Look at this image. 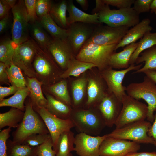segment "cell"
Wrapping results in <instances>:
<instances>
[{
  "instance_id": "cell-7",
  "label": "cell",
  "mask_w": 156,
  "mask_h": 156,
  "mask_svg": "<svg viewBox=\"0 0 156 156\" xmlns=\"http://www.w3.org/2000/svg\"><path fill=\"white\" fill-rule=\"evenodd\" d=\"M116 45L102 46L90 43L83 47L75 58L95 65L101 71L109 67V60Z\"/></svg>"
},
{
  "instance_id": "cell-52",
  "label": "cell",
  "mask_w": 156,
  "mask_h": 156,
  "mask_svg": "<svg viewBox=\"0 0 156 156\" xmlns=\"http://www.w3.org/2000/svg\"><path fill=\"white\" fill-rule=\"evenodd\" d=\"M143 73L156 84V70H147Z\"/></svg>"
},
{
  "instance_id": "cell-47",
  "label": "cell",
  "mask_w": 156,
  "mask_h": 156,
  "mask_svg": "<svg viewBox=\"0 0 156 156\" xmlns=\"http://www.w3.org/2000/svg\"><path fill=\"white\" fill-rule=\"evenodd\" d=\"M7 66L3 63L0 62V83L9 85L10 83L7 71Z\"/></svg>"
},
{
  "instance_id": "cell-24",
  "label": "cell",
  "mask_w": 156,
  "mask_h": 156,
  "mask_svg": "<svg viewBox=\"0 0 156 156\" xmlns=\"http://www.w3.org/2000/svg\"><path fill=\"white\" fill-rule=\"evenodd\" d=\"M47 100L45 108L52 115L64 120L69 119L72 112L70 106L56 99L52 95L43 93Z\"/></svg>"
},
{
  "instance_id": "cell-15",
  "label": "cell",
  "mask_w": 156,
  "mask_h": 156,
  "mask_svg": "<svg viewBox=\"0 0 156 156\" xmlns=\"http://www.w3.org/2000/svg\"><path fill=\"white\" fill-rule=\"evenodd\" d=\"M96 25L76 22L69 25L67 39L77 55L90 38Z\"/></svg>"
},
{
  "instance_id": "cell-26",
  "label": "cell",
  "mask_w": 156,
  "mask_h": 156,
  "mask_svg": "<svg viewBox=\"0 0 156 156\" xmlns=\"http://www.w3.org/2000/svg\"><path fill=\"white\" fill-rule=\"evenodd\" d=\"M75 137L70 130L65 131L60 136L55 151L56 156H66L75 151Z\"/></svg>"
},
{
  "instance_id": "cell-5",
  "label": "cell",
  "mask_w": 156,
  "mask_h": 156,
  "mask_svg": "<svg viewBox=\"0 0 156 156\" xmlns=\"http://www.w3.org/2000/svg\"><path fill=\"white\" fill-rule=\"evenodd\" d=\"M127 94L136 99L144 100L148 104L147 119L151 122L154 120V112L156 111V84L146 76L139 83H133L126 87Z\"/></svg>"
},
{
  "instance_id": "cell-55",
  "label": "cell",
  "mask_w": 156,
  "mask_h": 156,
  "mask_svg": "<svg viewBox=\"0 0 156 156\" xmlns=\"http://www.w3.org/2000/svg\"><path fill=\"white\" fill-rule=\"evenodd\" d=\"M6 3L10 7L12 8L16 4L17 1L16 0H5Z\"/></svg>"
},
{
  "instance_id": "cell-27",
  "label": "cell",
  "mask_w": 156,
  "mask_h": 156,
  "mask_svg": "<svg viewBox=\"0 0 156 156\" xmlns=\"http://www.w3.org/2000/svg\"><path fill=\"white\" fill-rule=\"evenodd\" d=\"M96 67L93 64L82 61L74 57L69 61L66 70L61 75L60 77L61 79H65L70 76L78 77L87 70Z\"/></svg>"
},
{
  "instance_id": "cell-17",
  "label": "cell",
  "mask_w": 156,
  "mask_h": 156,
  "mask_svg": "<svg viewBox=\"0 0 156 156\" xmlns=\"http://www.w3.org/2000/svg\"><path fill=\"white\" fill-rule=\"evenodd\" d=\"M122 107V101L108 91L96 108L102 115L106 126L111 127L115 125Z\"/></svg>"
},
{
  "instance_id": "cell-32",
  "label": "cell",
  "mask_w": 156,
  "mask_h": 156,
  "mask_svg": "<svg viewBox=\"0 0 156 156\" xmlns=\"http://www.w3.org/2000/svg\"><path fill=\"white\" fill-rule=\"evenodd\" d=\"M67 1L62 0L52 4L49 14L56 23L61 28L66 29L68 27L66 17Z\"/></svg>"
},
{
  "instance_id": "cell-28",
  "label": "cell",
  "mask_w": 156,
  "mask_h": 156,
  "mask_svg": "<svg viewBox=\"0 0 156 156\" xmlns=\"http://www.w3.org/2000/svg\"><path fill=\"white\" fill-rule=\"evenodd\" d=\"M38 21L53 39L67 38V29H63L57 25L49 14L40 18Z\"/></svg>"
},
{
  "instance_id": "cell-11",
  "label": "cell",
  "mask_w": 156,
  "mask_h": 156,
  "mask_svg": "<svg viewBox=\"0 0 156 156\" xmlns=\"http://www.w3.org/2000/svg\"><path fill=\"white\" fill-rule=\"evenodd\" d=\"M129 28L125 26L113 27L103 25L101 23L96 25L91 37L84 45L90 43L102 46L117 44L126 34Z\"/></svg>"
},
{
  "instance_id": "cell-34",
  "label": "cell",
  "mask_w": 156,
  "mask_h": 156,
  "mask_svg": "<svg viewBox=\"0 0 156 156\" xmlns=\"http://www.w3.org/2000/svg\"><path fill=\"white\" fill-rule=\"evenodd\" d=\"M88 80L85 77L79 78L72 84L73 104L75 109H78L83 102Z\"/></svg>"
},
{
  "instance_id": "cell-50",
  "label": "cell",
  "mask_w": 156,
  "mask_h": 156,
  "mask_svg": "<svg viewBox=\"0 0 156 156\" xmlns=\"http://www.w3.org/2000/svg\"><path fill=\"white\" fill-rule=\"evenodd\" d=\"M9 14L0 20V33L3 32L6 29L9 22Z\"/></svg>"
},
{
  "instance_id": "cell-48",
  "label": "cell",
  "mask_w": 156,
  "mask_h": 156,
  "mask_svg": "<svg viewBox=\"0 0 156 156\" xmlns=\"http://www.w3.org/2000/svg\"><path fill=\"white\" fill-rule=\"evenodd\" d=\"M10 9H11V8L6 3L5 0H0V20L9 14V11Z\"/></svg>"
},
{
  "instance_id": "cell-14",
  "label": "cell",
  "mask_w": 156,
  "mask_h": 156,
  "mask_svg": "<svg viewBox=\"0 0 156 156\" xmlns=\"http://www.w3.org/2000/svg\"><path fill=\"white\" fill-rule=\"evenodd\" d=\"M34 110L38 113L45 123L52 138L53 149L55 150L60 135L63 132L75 127L73 123L70 118L64 120L56 117L51 114L44 108Z\"/></svg>"
},
{
  "instance_id": "cell-37",
  "label": "cell",
  "mask_w": 156,
  "mask_h": 156,
  "mask_svg": "<svg viewBox=\"0 0 156 156\" xmlns=\"http://www.w3.org/2000/svg\"><path fill=\"white\" fill-rule=\"evenodd\" d=\"M8 144L10 149L9 156H37L36 147H33L23 144L17 143L9 141Z\"/></svg>"
},
{
  "instance_id": "cell-12",
  "label": "cell",
  "mask_w": 156,
  "mask_h": 156,
  "mask_svg": "<svg viewBox=\"0 0 156 156\" xmlns=\"http://www.w3.org/2000/svg\"><path fill=\"white\" fill-rule=\"evenodd\" d=\"M142 65V64L136 65L132 64L127 68L120 70H114L109 67L100 71V74L106 84L108 91L113 93L122 101L127 94L126 87L122 85V81L126 75L131 71L139 70Z\"/></svg>"
},
{
  "instance_id": "cell-23",
  "label": "cell",
  "mask_w": 156,
  "mask_h": 156,
  "mask_svg": "<svg viewBox=\"0 0 156 156\" xmlns=\"http://www.w3.org/2000/svg\"><path fill=\"white\" fill-rule=\"evenodd\" d=\"M138 42L128 45L118 52H114L111 56L109 66L116 69H126L130 66L129 62L131 56L137 48Z\"/></svg>"
},
{
  "instance_id": "cell-25",
  "label": "cell",
  "mask_w": 156,
  "mask_h": 156,
  "mask_svg": "<svg viewBox=\"0 0 156 156\" xmlns=\"http://www.w3.org/2000/svg\"><path fill=\"white\" fill-rule=\"evenodd\" d=\"M43 93L50 94L56 99L70 106L72 103L67 88V82L62 79L53 84L42 86Z\"/></svg>"
},
{
  "instance_id": "cell-35",
  "label": "cell",
  "mask_w": 156,
  "mask_h": 156,
  "mask_svg": "<svg viewBox=\"0 0 156 156\" xmlns=\"http://www.w3.org/2000/svg\"><path fill=\"white\" fill-rule=\"evenodd\" d=\"M31 23L29 27L34 41L40 47L47 49L53 38L45 31L38 21Z\"/></svg>"
},
{
  "instance_id": "cell-36",
  "label": "cell",
  "mask_w": 156,
  "mask_h": 156,
  "mask_svg": "<svg viewBox=\"0 0 156 156\" xmlns=\"http://www.w3.org/2000/svg\"><path fill=\"white\" fill-rule=\"evenodd\" d=\"M17 45L10 39L1 41L0 43V61L4 63L7 67L12 63V60Z\"/></svg>"
},
{
  "instance_id": "cell-29",
  "label": "cell",
  "mask_w": 156,
  "mask_h": 156,
  "mask_svg": "<svg viewBox=\"0 0 156 156\" xmlns=\"http://www.w3.org/2000/svg\"><path fill=\"white\" fill-rule=\"evenodd\" d=\"M24 112L18 109L11 107L8 111L0 114V130L6 126L17 128L22 120Z\"/></svg>"
},
{
  "instance_id": "cell-49",
  "label": "cell",
  "mask_w": 156,
  "mask_h": 156,
  "mask_svg": "<svg viewBox=\"0 0 156 156\" xmlns=\"http://www.w3.org/2000/svg\"><path fill=\"white\" fill-rule=\"evenodd\" d=\"M153 122L148 131V134L153 139L154 142V145L156 146V113L154 115V120Z\"/></svg>"
},
{
  "instance_id": "cell-22",
  "label": "cell",
  "mask_w": 156,
  "mask_h": 156,
  "mask_svg": "<svg viewBox=\"0 0 156 156\" xmlns=\"http://www.w3.org/2000/svg\"><path fill=\"white\" fill-rule=\"evenodd\" d=\"M67 11L69 14L67 17L68 26L76 22L95 25L101 24L99 20L98 13L90 14L84 12L74 5L73 0L67 1Z\"/></svg>"
},
{
  "instance_id": "cell-18",
  "label": "cell",
  "mask_w": 156,
  "mask_h": 156,
  "mask_svg": "<svg viewBox=\"0 0 156 156\" xmlns=\"http://www.w3.org/2000/svg\"><path fill=\"white\" fill-rule=\"evenodd\" d=\"M47 49L60 67L65 70L69 61L75 57L67 38L52 39Z\"/></svg>"
},
{
  "instance_id": "cell-51",
  "label": "cell",
  "mask_w": 156,
  "mask_h": 156,
  "mask_svg": "<svg viewBox=\"0 0 156 156\" xmlns=\"http://www.w3.org/2000/svg\"><path fill=\"white\" fill-rule=\"evenodd\" d=\"M125 156H156V152H136L129 153Z\"/></svg>"
},
{
  "instance_id": "cell-41",
  "label": "cell",
  "mask_w": 156,
  "mask_h": 156,
  "mask_svg": "<svg viewBox=\"0 0 156 156\" xmlns=\"http://www.w3.org/2000/svg\"><path fill=\"white\" fill-rule=\"evenodd\" d=\"M52 5L50 0H36V10L39 19L49 14Z\"/></svg>"
},
{
  "instance_id": "cell-2",
  "label": "cell",
  "mask_w": 156,
  "mask_h": 156,
  "mask_svg": "<svg viewBox=\"0 0 156 156\" xmlns=\"http://www.w3.org/2000/svg\"><path fill=\"white\" fill-rule=\"evenodd\" d=\"M33 66L36 78L43 85L53 84L62 79L60 76L64 71H61V68L47 49L39 47Z\"/></svg>"
},
{
  "instance_id": "cell-19",
  "label": "cell",
  "mask_w": 156,
  "mask_h": 156,
  "mask_svg": "<svg viewBox=\"0 0 156 156\" xmlns=\"http://www.w3.org/2000/svg\"><path fill=\"white\" fill-rule=\"evenodd\" d=\"M88 97L86 105L87 109L96 108L108 92L106 84L100 75L88 80Z\"/></svg>"
},
{
  "instance_id": "cell-39",
  "label": "cell",
  "mask_w": 156,
  "mask_h": 156,
  "mask_svg": "<svg viewBox=\"0 0 156 156\" xmlns=\"http://www.w3.org/2000/svg\"><path fill=\"white\" fill-rule=\"evenodd\" d=\"M53 143L50 136L42 144L36 147L37 156H56Z\"/></svg>"
},
{
  "instance_id": "cell-10",
  "label": "cell",
  "mask_w": 156,
  "mask_h": 156,
  "mask_svg": "<svg viewBox=\"0 0 156 156\" xmlns=\"http://www.w3.org/2000/svg\"><path fill=\"white\" fill-rule=\"evenodd\" d=\"M13 22L12 28V40L17 45L29 39V19L24 0L18 1L12 8Z\"/></svg>"
},
{
  "instance_id": "cell-40",
  "label": "cell",
  "mask_w": 156,
  "mask_h": 156,
  "mask_svg": "<svg viewBox=\"0 0 156 156\" xmlns=\"http://www.w3.org/2000/svg\"><path fill=\"white\" fill-rule=\"evenodd\" d=\"M50 136V134H36L27 138L22 144L36 147L43 143Z\"/></svg>"
},
{
  "instance_id": "cell-43",
  "label": "cell",
  "mask_w": 156,
  "mask_h": 156,
  "mask_svg": "<svg viewBox=\"0 0 156 156\" xmlns=\"http://www.w3.org/2000/svg\"><path fill=\"white\" fill-rule=\"evenodd\" d=\"M36 0H24L25 4L29 19V22L31 23L38 21L39 20L36 12Z\"/></svg>"
},
{
  "instance_id": "cell-21",
  "label": "cell",
  "mask_w": 156,
  "mask_h": 156,
  "mask_svg": "<svg viewBox=\"0 0 156 156\" xmlns=\"http://www.w3.org/2000/svg\"><path fill=\"white\" fill-rule=\"evenodd\" d=\"M25 79L26 86L29 92L28 96L30 99L34 109L35 110L45 108L47 100L44 96L42 91V83L35 77L31 78L26 76Z\"/></svg>"
},
{
  "instance_id": "cell-33",
  "label": "cell",
  "mask_w": 156,
  "mask_h": 156,
  "mask_svg": "<svg viewBox=\"0 0 156 156\" xmlns=\"http://www.w3.org/2000/svg\"><path fill=\"white\" fill-rule=\"evenodd\" d=\"M155 45H156V32H149L146 34L138 42V46L130 60V65L135 64L137 59L143 51Z\"/></svg>"
},
{
  "instance_id": "cell-30",
  "label": "cell",
  "mask_w": 156,
  "mask_h": 156,
  "mask_svg": "<svg viewBox=\"0 0 156 156\" xmlns=\"http://www.w3.org/2000/svg\"><path fill=\"white\" fill-rule=\"evenodd\" d=\"M29 93V92L27 86L21 88L12 96L4 99L0 101V107H10L25 112V101Z\"/></svg>"
},
{
  "instance_id": "cell-45",
  "label": "cell",
  "mask_w": 156,
  "mask_h": 156,
  "mask_svg": "<svg viewBox=\"0 0 156 156\" xmlns=\"http://www.w3.org/2000/svg\"><path fill=\"white\" fill-rule=\"evenodd\" d=\"M104 4L116 7L118 9L131 7L135 0H101Z\"/></svg>"
},
{
  "instance_id": "cell-20",
  "label": "cell",
  "mask_w": 156,
  "mask_h": 156,
  "mask_svg": "<svg viewBox=\"0 0 156 156\" xmlns=\"http://www.w3.org/2000/svg\"><path fill=\"white\" fill-rule=\"evenodd\" d=\"M150 23L149 19L145 18L129 29L122 39L117 44L115 51L120 48L123 47L136 42L138 40L142 38L146 34L151 32L152 28L150 25Z\"/></svg>"
},
{
  "instance_id": "cell-31",
  "label": "cell",
  "mask_w": 156,
  "mask_h": 156,
  "mask_svg": "<svg viewBox=\"0 0 156 156\" xmlns=\"http://www.w3.org/2000/svg\"><path fill=\"white\" fill-rule=\"evenodd\" d=\"M140 54L137 59L135 64L138 65L144 62V65L133 73H143L147 70H156V45L145 50Z\"/></svg>"
},
{
  "instance_id": "cell-13",
  "label": "cell",
  "mask_w": 156,
  "mask_h": 156,
  "mask_svg": "<svg viewBox=\"0 0 156 156\" xmlns=\"http://www.w3.org/2000/svg\"><path fill=\"white\" fill-rule=\"evenodd\" d=\"M140 148L139 144L128 140L107 137L99 148L100 156H125L137 152Z\"/></svg>"
},
{
  "instance_id": "cell-42",
  "label": "cell",
  "mask_w": 156,
  "mask_h": 156,
  "mask_svg": "<svg viewBox=\"0 0 156 156\" xmlns=\"http://www.w3.org/2000/svg\"><path fill=\"white\" fill-rule=\"evenodd\" d=\"M11 128H8L1 131L0 132V156H8L7 154V140L10 137Z\"/></svg>"
},
{
  "instance_id": "cell-3",
  "label": "cell",
  "mask_w": 156,
  "mask_h": 156,
  "mask_svg": "<svg viewBox=\"0 0 156 156\" xmlns=\"http://www.w3.org/2000/svg\"><path fill=\"white\" fill-rule=\"evenodd\" d=\"M26 99L25 102V110L23 119L12 133L13 141L20 144H22L31 135L49 134L43 120L34 109L29 98L27 100Z\"/></svg>"
},
{
  "instance_id": "cell-8",
  "label": "cell",
  "mask_w": 156,
  "mask_h": 156,
  "mask_svg": "<svg viewBox=\"0 0 156 156\" xmlns=\"http://www.w3.org/2000/svg\"><path fill=\"white\" fill-rule=\"evenodd\" d=\"M122 107L115 125L116 128H121L147 118V105L127 94L122 100Z\"/></svg>"
},
{
  "instance_id": "cell-16",
  "label": "cell",
  "mask_w": 156,
  "mask_h": 156,
  "mask_svg": "<svg viewBox=\"0 0 156 156\" xmlns=\"http://www.w3.org/2000/svg\"><path fill=\"white\" fill-rule=\"evenodd\" d=\"M107 134L93 136L79 133L75 136V151L79 156H100V146Z\"/></svg>"
},
{
  "instance_id": "cell-53",
  "label": "cell",
  "mask_w": 156,
  "mask_h": 156,
  "mask_svg": "<svg viewBox=\"0 0 156 156\" xmlns=\"http://www.w3.org/2000/svg\"><path fill=\"white\" fill-rule=\"evenodd\" d=\"M76 1L78 3L83 10H86L88 7V1L87 0H76Z\"/></svg>"
},
{
  "instance_id": "cell-44",
  "label": "cell",
  "mask_w": 156,
  "mask_h": 156,
  "mask_svg": "<svg viewBox=\"0 0 156 156\" xmlns=\"http://www.w3.org/2000/svg\"><path fill=\"white\" fill-rule=\"evenodd\" d=\"M153 0H135L133 7L138 14L148 12L150 11L151 5Z\"/></svg>"
},
{
  "instance_id": "cell-38",
  "label": "cell",
  "mask_w": 156,
  "mask_h": 156,
  "mask_svg": "<svg viewBox=\"0 0 156 156\" xmlns=\"http://www.w3.org/2000/svg\"><path fill=\"white\" fill-rule=\"evenodd\" d=\"M7 71L10 83L19 88L26 86L25 78L23 76L22 70L13 63L7 67Z\"/></svg>"
},
{
  "instance_id": "cell-9",
  "label": "cell",
  "mask_w": 156,
  "mask_h": 156,
  "mask_svg": "<svg viewBox=\"0 0 156 156\" xmlns=\"http://www.w3.org/2000/svg\"><path fill=\"white\" fill-rule=\"evenodd\" d=\"M39 46L32 39L17 45L12 62L22 71L26 76L36 78L33 63Z\"/></svg>"
},
{
  "instance_id": "cell-4",
  "label": "cell",
  "mask_w": 156,
  "mask_h": 156,
  "mask_svg": "<svg viewBox=\"0 0 156 156\" xmlns=\"http://www.w3.org/2000/svg\"><path fill=\"white\" fill-rule=\"evenodd\" d=\"M92 108L75 109L72 111L70 119L80 133L98 136L106 126L98 109Z\"/></svg>"
},
{
  "instance_id": "cell-1",
  "label": "cell",
  "mask_w": 156,
  "mask_h": 156,
  "mask_svg": "<svg viewBox=\"0 0 156 156\" xmlns=\"http://www.w3.org/2000/svg\"><path fill=\"white\" fill-rule=\"evenodd\" d=\"M95 2V7L92 12L98 13L99 20L101 23H104L113 27H133L140 22L139 14L133 7L112 10L101 0H96Z\"/></svg>"
},
{
  "instance_id": "cell-6",
  "label": "cell",
  "mask_w": 156,
  "mask_h": 156,
  "mask_svg": "<svg viewBox=\"0 0 156 156\" xmlns=\"http://www.w3.org/2000/svg\"><path fill=\"white\" fill-rule=\"evenodd\" d=\"M151 124L145 120L138 121L116 128L107 136L119 139L130 140L138 144H154L153 139L148 133Z\"/></svg>"
},
{
  "instance_id": "cell-46",
  "label": "cell",
  "mask_w": 156,
  "mask_h": 156,
  "mask_svg": "<svg viewBox=\"0 0 156 156\" xmlns=\"http://www.w3.org/2000/svg\"><path fill=\"white\" fill-rule=\"evenodd\" d=\"M14 85L10 86L8 87L0 86V101L8 96L15 94L20 89Z\"/></svg>"
},
{
  "instance_id": "cell-56",
  "label": "cell",
  "mask_w": 156,
  "mask_h": 156,
  "mask_svg": "<svg viewBox=\"0 0 156 156\" xmlns=\"http://www.w3.org/2000/svg\"><path fill=\"white\" fill-rule=\"evenodd\" d=\"M66 156H72V155L71 154V153L69 154L68 155H67Z\"/></svg>"
},
{
  "instance_id": "cell-54",
  "label": "cell",
  "mask_w": 156,
  "mask_h": 156,
  "mask_svg": "<svg viewBox=\"0 0 156 156\" xmlns=\"http://www.w3.org/2000/svg\"><path fill=\"white\" fill-rule=\"evenodd\" d=\"M151 13L156 14V0H153L151 5L150 11Z\"/></svg>"
}]
</instances>
